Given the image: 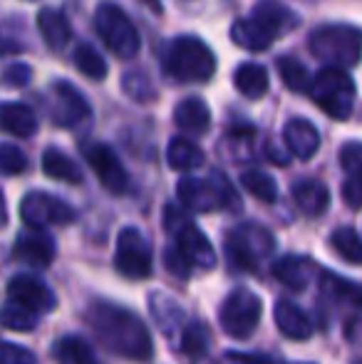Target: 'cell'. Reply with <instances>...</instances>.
<instances>
[{"mask_svg": "<svg viewBox=\"0 0 362 364\" xmlns=\"http://www.w3.org/2000/svg\"><path fill=\"white\" fill-rule=\"evenodd\" d=\"M340 164L350 176H360V166H362V149L360 141H348L340 149Z\"/></svg>", "mask_w": 362, "mask_h": 364, "instance_id": "obj_38", "label": "cell"}, {"mask_svg": "<svg viewBox=\"0 0 362 364\" xmlns=\"http://www.w3.org/2000/svg\"><path fill=\"white\" fill-rule=\"evenodd\" d=\"M330 243H333L335 253H338L343 260H348L350 265L362 263V243H360V235L355 228H338L333 235H330Z\"/></svg>", "mask_w": 362, "mask_h": 364, "instance_id": "obj_30", "label": "cell"}, {"mask_svg": "<svg viewBox=\"0 0 362 364\" xmlns=\"http://www.w3.org/2000/svg\"><path fill=\"white\" fill-rule=\"evenodd\" d=\"M208 347V332L203 325H198V322H188L186 327H183L181 332V350L186 352V355L191 357H198L203 355Z\"/></svg>", "mask_w": 362, "mask_h": 364, "instance_id": "obj_35", "label": "cell"}, {"mask_svg": "<svg viewBox=\"0 0 362 364\" xmlns=\"http://www.w3.org/2000/svg\"><path fill=\"white\" fill-rule=\"evenodd\" d=\"M142 3H147V5H149V8L154 10L156 15L161 13V3H159V0H142Z\"/></svg>", "mask_w": 362, "mask_h": 364, "instance_id": "obj_45", "label": "cell"}, {"mask_svg": "<svg viewBox=\"0 0 362 364\" xmlns=\"http://www.w3.org/2000/svg\"><path fill=\"white\" fill-rule=\"evenodd\" d=\"M28 168V156L13 144H0V176H18Z\"/></svg>", "mask_w": 362, "mask_h": 364, "instance_id": "obj_36", "label": "cell"}, {"mask_svg": "<svg viewBox=\"0 0 362 364\" xmlns=\"http://www.w3.org/2000/svg\"><path fill=\"white\" fill-rule=\"evenodd\" d=\"M87 325L100 345L112 355L127 357L132 362H147L154 355L147 325L127 307L105 300L92 302L87 310Z\"/></svg>", "mask_w": 362, "mask_h": 364, "instance_id": "obj_1", "label": "cell"}, {"mask_svg": "<svg viewBox=\"0 0 362 364\" xmlns=\"http://www.w3.org/2000/svg\"><path fill=\"white\" fill-rule=\"evenodd\" d=\"M115 268L129 280H144L151 275V245L137 228H124L117 238Z\"/></svg>", "mask_w": 362, "mask_h": 364, "instance_id": "obj_10", "label": "cell"}, {"mask_svg": "<svg viewBox=\"0 0 362 364\" xmlns=\"http://www.w3.org/2000/svg\"><path fill=\"white\" fill-rule=\"evenodd\" d=\"M95 30L112 55L129 60L139 53L142 40L129 15L117 3H100L95 13Z\"/></svg>", "mask_w": 362, "mask_h": 364, "instance_id": "obj_6", "label": "cell"}, {"mask_svg": "<svg viewBox=\"0 0 362 364\" xmlns=\"http://www.w3.org/2000/svg\"><path fill=\"white\" fill-rule=\"evenodd\" d=\"M176 196H179L181 206L196 213H208L216 208H238V196L228 178L223 173L213 171L211 178H193L186 176L176 186Z\"/></svg>", "mask_w": 362, "mask_h": 364, "instance_id": "obj_5", "label": "cell"}, {"mask_svg": "<svg viewBox=\"0 0 362 364\" xmlns=\"http://www.w3.org/2000/svg\"><path fill=\"white\" fill-rule=\"evenodd\" d=\"M55 253H58L55 238L38 228H30V230H25V233H20L13 245L15 258H18L20 263H28L38 270L48 268V265L55 260Z\"/></svg>", "mask_w": 362, "mask_h": 364, "instance_id": "obj_15", "label": "cell"}, {"mask_svg": "<svg viewBox=\"0 0 362 364\" xmlns=\"http://www.w3.org/2000/svg\"><path fill=\"white\" fill-rule=\"evenodd\" d=\"M275 68H278L280 73V80H283V85L288 87V90L293 92H305L310 87V73L308 68H305L300 60L295 58H280L278 63H275Z\"/></svg>", "mask_w": 362, "mask_h": 364, "instance_id": "obj_31", "label": "cell"}, {"mask_svg": "<svg viewBox=\"0 0 362 364\" xmlns=\"http://www.w3.org/2000/svg\"><path fill=\"white\" fill-rule=\"evenodd\" d=\"M124 92L132 97L134 102H154L156 100V90L151 85V80L144 73H129L122 80Z\"/></svg>", "mask_w": 362, "mask_h": 364, "instance_id": "obj_34", "label": "cell"}, {"mask_svg": "<svg viewBox=\"0 0 362 364\" xmlns=\"http://www.w3.org/2000/svg\"><path fill=\"white\" fill-rule=\"evenodd\" d=\"M0 364H38V357L20 345L0 342Z\"/></svg>", "mask_w": 362, "mask_h": 364, "instance_id": "obj_37", "label": "cell"}, {"mask_svg": "<svg viewBox=\"0 0 362 364\" xmlns=\"http://www.w3.org/2000/svg\"><path fill=\"white\" fill-rule=\"evenodd\" d=\"M38 28L40 35H43L45 45L55 53L65 50V45L73 38V25H70V18L58 8H43L38 13Z\"/></svg>", "mask_w": 362, "mask_h": 364, "instance_id": "obj_18", "label": "cell"}, {"mask_svg": "<svg viewBox=\"0 0 362 364\" xmlns=\"http://www.w3.org/2000/svg\"><path fill=\"white\" fill-rule=\"evenodd\" d=\"M20 216L30 228L43 230L45 225H68L78 218V211L68 201L45 191H30L20 201Z\"/></svg>", "mask_w": 362, "mask_h": 364, "instance_id": "obj_11", "label": "cell"}, {"mask_svg": "<svg viewBox=\"0 0 362 364\" xmlns=\"http://www.w3.org/2000/svg\"><path fill=\"white\" fill-rule=\"evenodd\" d=\"M8 223V206H5V198L3 193H0V228Z\"/></svg>", "mask_w": 362, "mask_h": 364, "instance_id": "obj_44", "label": "cell"}, {"mask_svg": "<svg viewBox=\"0 0 362 364\" xmlns=\"http://www.w3.org/2000/svg\"><path fill=\"white\" fill-rule=\"evenodd\" d=\"M166 268H169L171 273L176 275V278H188V273H191V265H188L174 248L166 253Z\"/></svg>", "mask_w": 362, "mask_h": 364, "instance_id": "obj_40", "label": "cell"}, {"mask_svg": "<svg viewBox=\"0 0 362 364\" xmlns=\"http://www.w3.org/2000/svg\"><path fill=\"white\" fill-rule=\"evenodd\" d=\"M164 225L176 240L174 250L191 265V268H203V270L216 268V250H213V245L208 243L206 235L196 228V223L188 216H183L176 206L166 208Z\"/></svg>", "mask_w": 362, "mask_h": 364, "instance_id": "obj_7", "label": "cell"}, {"mask_svg": "<svg viewBox=\"0 0 362 364\" xmlns=\"http://www.w3.org/2000/svg\"><path fill=\"white\" fill-rule=\"evenodd\" d=\"M161 68L174 82L201 85L216 73V58L203 40L193 38V35H179L166 45Z\"/></svg>", "mask_w": 362, "mask_h": 364, "instance_id": "obj_2", "label": "cell"}, {"mask_svg": "<svg viewBox=\"0 0 362 364\" xmlns=\"http://www.w3.org/2000/svg\"><path fill=\"white\" fill-rule=\"evenodd\" d=\"M226 360H228V364H273L268 357L248 355V352H228Z\"/></svg>", "mask_w": 362, "mask_h": 364, "instance_id": "obj_42", "label": "cell"}, {"mask_svg": "<svg viewBox=\"0 0 362 364\" xmlns=\"http://www.w3.org/2000/svg\"><path fill=\"white\" fill-rule=\"evenodd\" d=\"M275 248V238L268 228L258 223H241L226 235L228 263L236 270H256Z\"/></svg>", "mask_w": 362, "mask_h": 364, "instance_id": "obj_8", "label": "cell"}, {"mask_svg": "<svg viewBox=\"0 0 362 364\" xmlns=\"http://www.w3.org/2000/svg\"><path fill=\"white\" fill-rule=\"evenodd\" d=\"M241 186L251 193L253 198L263 203H273L278 198V186H275L273 176L258 171V168H248V171L241 173Z\"/></svg>", "mask_w": 362, "mask_h": 364, "instance_id": "obj_29", "label": "cell"}, {"mask_svg": "<svg viewBox=\"0 0 362 364\" xmlns=\"http://www.w3.org/2000/svg\"><path fill=\"white\" fill-rule=\"evenodd\" d=\"M343 196L350 208H360V176H348L343 186Z\"/></svg>", "mask_w": 362, "mask_h": 364, "instance_id": "obj_41", "label": "cell"}, {"mask_svg": "<svg viewBox=\"0 0 362 364\" xmlns=\"http://www.w3.org/2000/svg\"><path fill=\"white\" fill-rule=\"evenodd\" d=\"M268 85H271V82H268L266 68L256 63L241 65V68L236 70V75H233V87H236L243 97H248V100L263 97L268 92Z\"/></svg>", "mask_w": 362, "mask_h": 364, "instance_id": "obj_27", "label": "cell"}, {"mask_svg": "<svg viewBox=\"0 0 362 364\" xmlns=\"http://www.w3.org/2000/svg\"><path fill=\"white\" fill-rule=\"evenodd\" d=\"M251 18L258 20L273 38L290 33V30H295L300 25V18L295 15V10H290L288 5L278 3V0H261V3L253 8Z\"/></svg>", "mask_w": 362, "mask_h": 364, "instance_id": "obj_16", "label": "cell"}, {"mask_svg": "<svg viewBox=\"0 0 362 364\" xmlns=\"http://www.w3.org/2000/svg\"><path fill=\"white\" fill-rule=\"evenodd\" d=\"M53 360L58 364H97V355L85 337L65 335L53 345Z\"/></svg>", "mask_w": 362, "mask_h": 364, "instance_id": "obj_25", "label": "cell"}, {"mask_svg": "<svg viewBox=\"0 0 362 364\" xmlns=\"http://www.w3.org/2000/svg\"><path fill=\"white\" fill-rule=\"evenodd\" d=\"M0 325L13 332H30L38 325V315L25 310V307L15 305V302H5V305L0 307Z\"/></svg>", "mask_w": 362, "mask_h": 364, "instance_id": "obj_33", "label": "cell"}, {"mask_svg": "<svg viewBox=\"0 0 362 364\" xmlns=\"http://www.w3.org/2000/svg\"><path fill=\"white\" fill-rule=\"evenodd\" d=\"M261 315H263L261 297L248 288H236L226 295L218 317H221V327L226 335L243 340V337H251L256 332Z\"/></svg>", "mask_w": 362, "mask_h": 364, "instance_id": "obj_9", "label": "cell"}, {"mask_svg": "<svg viewBox=\"0 0 362 364\" xmlns=\"http://www.w3.org/2000/svg\"><path fill=\"white\" fill-rule=\"evenodd\" d=\"M360 30L355 25H323L310 35V53L335 70H348L360 63Z\"/></svg>", "mask_w": 362, "mask_h": 364, "instance_id": "obj_3", "label": "cell"}, {"mask_svg": "<svg viewBox=\"0 0 362 364\" xmlns=\"http://www.w3.org/2000/svg\"><path fill=\"white\" fill-rule=\"evenodd\" d=\"M231 40L243 50H251V53H261L273 45V35L263 28L258 20L253 18H241L231 25Z\"/></svg>", "mask_w": 362, "mask_h": 364, "instance_id": "obj_24", "label": "cell"}, {"mask_svg": "<svg viewBox=\"0 0 362 364\" xmlns=\"http://www.w3.org/2000/svg\"><path fill=\"white\" fill-rule=\"evenodd\" d=\"M50 119L58 127H78L90 117V102L73 82L58 80L50 87Z\"/></svg>", "mask_w": 362, "mask_h": 364, "instance_id": "obj_13", "label": "cell"}, {"mask_svg": "<svg viewBox=\"0 0 362 364\" xmlns=\"http://www.w3.org/2000/svg\"><path fill=\"white\" fill-rule=\"evenodd\" d=\"M85 161L90 164V168L97 173L100 183L115 196H122L129 188V173H127L124 164L119 161V156L115 154V149L100 144V141H92V144L82 146Z\"/></svg>", "mask_w": 362, "mask_h": 364, "instance_id": "obj_12", "label": "cell"}, {"mask_svg": "<svg viewBox=\"0 0 362 364\" xmlns=\"http://www.w3.org/2000/svg\"><path fill=\"white\" fill-rule=\"evenodd\" d=\"M293 201L305 216L315 218L320 213L328 211L330 203V191L325 183L315 181V178H303L293 186Z\"/></svg>", "mask_w": 362, "mask_h": 364, "instance_id": "obj_21", "label": "cell"}, {"mask_svg": "<svg viewBox=\"0 0 362 364\" xmlns=\"http://www.w3.org/2000/svg\"><path fill=\"white\" fill-rule=\"evenodd\" d=\"M30 75H33V70L28 65H10L3 75V82L10 87H25L30 82Z\"/></svg>", "mask_w": 362, "mask_h": 364, "instance_id": "obj_39", "label": "cell"}, {"mask_svg": "<svg viewBox=\"0 0 362 364\" xmlns=\"http://www.w3.org/2000/svg\"><path fill=\"white\" fill-rule=\"evenodd\" d=\"M20 43H15V40L5 38V35H0V55H13V53H20Z\"/></svg>", "mask_w": 362, "mask_h": 364, "instance_id": "obj_43", "label": "cell"}, {"mask_svg": "<svg viewBox=\"0 0 362 364\" xmlns=\"http://www.w3.org/2000/svg\"><path fill=\"white\" fill-rule=\"evenodd\" d=\"M273 317L280 335H285L288 340H308L313 335V322L295 302L278 300L273 307Z\"/></svg>", "mask_w": 362, "mask_h": 364, "instance_id": "obj_17", "label": "cell"}, {"mask_svg": "<svg viewBox=\"0 0 362 364\" xmlns=\"http://www.w3.org/2000/svg\"><path fill=\"white\" fill-rule=\"evenodd\" d=\"M8 297L10 302L25 307V310L35 312H53L58 307V295L53 292L50 285H45L35 275H15L8 283Z\"/></svg>", "mask_w": 362, "mask_h": 364, "instance_id": "obj_14", "label": "cell"}, {"mask_svg": "<svg viewBox=\"0 0 362 364\" xmlns=\"http://www.w3.org/2000/svg\"><path fill=\"white\" fill-rule=\"evenodd\" d=\"M285 144L298 159L308 161L315 156V151L320 149V134L308 119H290L283 129Z\"/></svg>", "mask_w": 362, "mask_h": 364, "instance_id": "obj_20", "label": "cell"}, {"mask_svg": "<svg viewBox=\"0 0 362 364\" xmlns=\"http://www.w3.org/2000/svg\"><path fill=\"white\" fill-rule=\"evenodd\" d=\"M73 60H75V68H78L82 75H87L90 80H105L107 70H110V68H107V63H105V58H102V55L87 43L78 45Z\"/></svg>", "mask_w": 362, "mask_h": 364, "instance_id": "obj_32", "label": "cell"}, {"mask_svg": "<svg viewBox=\"0 0 362 364\" xmlns=\"http://www.w3.org/2000/svg\"><path fill=\"white\" fill-rule=\"evenodd\" d=\"M273 275L290 290H305L310 278L315 275V265L310 258L300 255H283L278 263H273Z\"/></svg>", "mask_w": 362, "mask_h": 364, "instance_id": "obj_22", "label": "cell"}, {"mask_svg": "<svg viewBox=\"0 0 362 364\" xmlns=\"http://www.w3.org/2000/svg\"><path fill=\"white\" fill-rule=\"evenodd\" d=\"M174 122L176 127L183 132H191V134H203L211 127V109L203 100L198 97H186L176 105L174 109Z\"/></svg>", "mask_w": 362, "mask_h": 364, "instance_id": "obj_23", "label": "cell"}, {"mask_svg": "<svg viewBox=\"0 0 362 364\" xmlns=\"http://www.w3.org/2000/svg\"><path fill=\"white\" fill-rule=\"evenodd\" d=\"M166 161L174 171H193V168L203 166L206 156L193 141L183 139V136H176V139L169 141V149H166Z\"/></svg>", "mask_w": 362, "mask_h": 364, "instance_id": "obj_28", "label": "cell"}, {"mask_svg": "<svg viewBox=\"0 0 362 364\" xmlns=\"http://www.w3.org/2000/svg\"><path fill=\"white\" fill-rule=\"evenodd\" d=\"M43 171L48 173L50 178H55V181H65V183H82V168L75 164V159H70L65 151H60V149L50 146L45 149L43 154Z\"/></svg>", "mask_w": 362, "mask_h": 364, "instance_id": "obj_26", "label": "cell"}, {"mask_svg": "<svg viewBox=\"0 0 362 364\" xmlns=\"http://www.w3.org/2000/svg\"><path fill=\"white\" fill-rule=\"evenodd\" d=\"M313 102L330 114L333 119L345 122L355 109V100H358V90H355V82L345 70L325 68L310 80L308 87Z\"/></svg>", "mask_w": 362, "mask_h": 364, "instance_id": "obj_4", "label": "cell"}, {"mask_svg": "<svg viewBox=\"0 0 362 364\" xmlns=\"http://www.w3.org/2000/svg\"><path fill=\"white\" fill-rule=\"evenodd\" d=\"M0 132L28 139L38 132V117L30 107L20 102H3L0 105Z\"/></svg>", "mask_w": 362, "mask_h": 364, "instance_id": "obj_19", "label": "cell"}]
</instances>
